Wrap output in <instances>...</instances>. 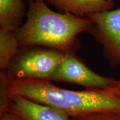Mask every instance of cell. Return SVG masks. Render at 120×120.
I'll use <instances>...</instances> for the list:
<instances>
[{
    "instance_id": "cell-4",
    "label": "cell",
    "mask_w": 120,
    "mask_h": 120,
    "mask_svg": "<svg viewBox=\"0 0 120 120\" xmlns=\"http://www.w3.org/2000/svg\"><path fill=\"white\" fill-rule=\"evenodd\" d=\"M88 32L102 46L104 56L113 66H120V8L90 14Z\"/></svg>"
},
{
    "instance_id": "cell-10",
    "label": "cell",
    "mask_w": 120,
    "mask_h": 120,
    "mask_svg": "<svg viewBox=\"0 0 120 120\" xmlns=\"http://www.w3.org/2000/svg\"><path fill=\"white\" fill-rule=\"evenodd\" d=\"M11 78L7 71H0V115L7 112L11 95Z\"/></svg>"
},
{
    "instance_id": "cell-9",
    "label": "cell",
    "mask_w": 120,
    "mask_h": 120,
    "mask_svg": "<svg viewBox=\"0 0 120 120\" xmlns=\"http://www.w3.org/2000/svg\"><path fill=\"white\" fill-rule=\"evenodd\" d=\"M19 49L17 32L0 28V71H6Z\"/></svg>"
},
{
    "instance_id": "cell-13",
    "label": "cell",
    "mask_w": 120,
    "mask_h": 120,
    "mask_svg": "<svg viewBox=\"0 0 120 120\" xmlns=\"http://www.w3.org/2000/svg\"><path fill=\"white\" fill-rule=\"evenodd\" d=\"M118 91H119V92H120V79L119 85H118Z\"/></svg>"
},
{
    "instance_id": "cell-3",
    "label": "cell",
    "mask_w": 120,
    "mask_h": 120,
    "mask_svg": "<svg viewBox=\"0 0 120 120\" xmlns=\"http://www.w3.org/2000/svg\"><path fill=\"white\" fill-rule=\"evenodd\" d=\"M64 55L59 51L48 48H19L6 71L12 79L51 81Z\"/></svg>"
},
{
    "instance_id": "cell-7",
    "label": "cell",
    "mask_w": 120,
    "mask_h": 120,
    "mask_svg": "<svg viewBox=\"0 0 120 120\" xmlns=\"http://www.w3.org/2000/svg\"><path fill=\"white\" fill-rule=\"evenodd\" d=\"M47 5L53 6L58 12L85 18L90 14L112 10L114 0H45Z\"/></svg>"
},
{
    "instance_id": "cell-12",
    "label": "cell",
    "mask_w": 120,
    "mask_h": 120,
    "mask_svg": "<svg viewBox=\"0 0 120 120\" xmlns=\"http://www.w3.org/2000/svg\"><path fill=\"white\" fill-rule=\"evenodd\" d=\"M0 120H23L17 115L10 112H6L0 115Z\"/></svg>"
},
{
    "instance_id": "cell-6",
    "label": "cell",
    "mask_w": 120,
    "mask_h": 120,
    "mask_svg": "<svg viewBox=\"0 0 120 120\" xmlns=\"http://www.w3.org/2000/svg\"><path fill=\"white\" fill-rule=\"evenodd\" d=\"M7 112L23 120H72L59 109L12 92Z\"/></svg>"
},
{
    "instance_id": "cell-5",
    "label": "cell",
    "mask_w": 120,
    "mask_h": 120,
    "mask_svg": "<svg viewBox=\"0 0 120 120\" xmlns=\"http://www.w3.org/2000/svg\"><path fill=\"white\" fill-rule=\"evenodd\" d=\"M51 81L76 84L86 89L113 88L120 83V79L116 80L94 72L74 53H65Z\"/></svg>"
},
{
    "instance_id": "cell-8",
    "label": "cell",
    "mask_w": 120,
    "mask_h": 120,
    "mask_svg": "<svg viewBox=\"0 0 120 120\" xmlns=\"http://www.w3.org/2000/svg\"><path fill=\"white\" fill-rule=\"evenodd\" d=\"M27 12L23 0H0V28L17 32Z\"/></svg>"
},
{
    "instance_id": "cell-1",
    "label": "cell",
    "mask_w": 120,
    "mask_h": 120,
    "mask_svg": "<svg viewBox=\"0 0 120 120\" xmlns=\"http://www.w3.org/2000/svg\"><path fill=\"white\" fill-rule=\"evenodd\" d=\"M26 20L17 31L19 48L45 47L74 53L80 47L78 36L88 32L92 21L54 11L45 0H26Z\"/></svg>"
},
{
    "instance_id": "cell-11",
    "label": "cell",
    "mask_w": 120,
    "mask_h": 120,
    "mask_svg": "<svg viewBox=\"0 0 120 120\" xmlns=\"http://www.w3.org/2000/svg\"><path fill=\"white\" fill-rule=\"evenodd\" d=\"M72 120H120V115L113 113H99L71 118Z\"/></svg>"
},
{
    "instance_id": "cell-2",
    "label": "cell",
    "mask_w": 120,
    "mask_h": 120,
    "mask_svg": "<svg viewBox=\"0 0 120 120\" xmlns=\"http://www.w3.org/2000/svg\"><path fill=\"white\" fill-rule=\"evenodd\" d=\"M117 87L72 91L42 79H11V82L12 93L59 109L71 118L99 113L120 115Z\"/></svg>"
}]
</instances>
